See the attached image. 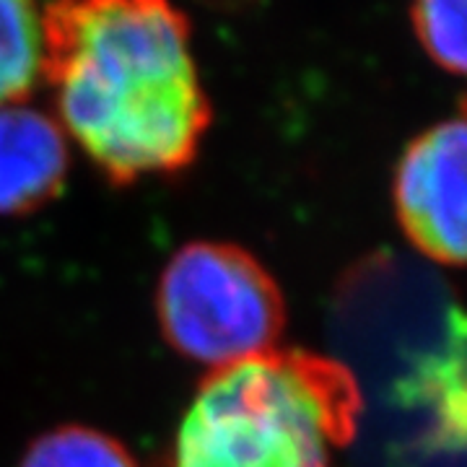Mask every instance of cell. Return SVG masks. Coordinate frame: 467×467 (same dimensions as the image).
Masks as SVG:
<instances>
[{
    "label": "cell",
    "mask_w": 467,
    "mask_h": 467,
    "mask_svg": "<svg viewBox=\"0 0 467 467\" xmlns=\"http://www.w3.org/2000/svg\"><path fill=\"white\" fill-rule=\"evenodd\" d=\"M42 81L66 138L115 184L190 167L213 117L171 0H50Z\"/></svg>",
    "instance_id": "obj_1"
},
{
    "label": "cell",
    "mask_w": 467,
    "mask_h": 467,
    "mask_svg": "<svg viewBox=\"0 0 467 467\" xmlns=\"http://www.w3.org/2000/svg\"><path fill=\"white\" fill-rule=\"evenodd\" d=\"M361 410L346 364L273 348L202 379L180 423L171 467H337Z\"/></svg>",
    "instance_id": "obj_2"
},
{
    "label": "cell",
    "mask_w": 467,
    "mask_h": 467,
    "mask_svg": "<svg viewBox=\"0 0 467 467\" xmlns=\"http://www.w3.org/2000/svg\"><path fill=\"white\" fill-rule=\"evenodd\" d=\"M156 315L171 348L216 371L278 348L285 301L244 247L192 242L164 267Z\"/></svg>",
    "instance_id": "obj_3"
},
{
    "label": "cell",
    "mask_w": 467,
    "mask_h": 467,
    "mask_svg": "<svg viewBox=\"0 0 467 467\" xmlns=\"http://www.w3.org/2000/svg\"><path fill=\"white\" fill-rule=\"evenodd\" d=\"M395 213L418 252L439 265L465 263V117L436 122L408 143L395 171Z\"/></svg>",
    "instance_id": "obj_4"
},
{
    "label": "cell",
    "mask_w": 467,
    "mask_h": 467,
    "mask_svg": "<svg viewBox=\"0 0 467 467\" xmlns=\"http://www.w3.org/2000/svg\"><path fill=\"white\" fill-rule=\"evenodd\" d=\"M67 138L57 119L24 101L0 107V213L21 216L52 202L66 184Z\"/></svg>",
    "instance_id": "obj_5"
},
{
    "label": "cell",
    "mask_w": 467,
    "mask_h": 467,
    "mask_svg": "<svg viewBox=\"0 0 467 467\" xmlns=\"http://www.w3.org/2000/svg\"><path fill=\"white\" fill-rule=\"evenodd\" d=\"M42 81V8L0 0V107L18 104Z\"/></svg>",
    "instance_id": "obj_6"
},
{
    "label": "cell",
    "mask_w": 467,
    "mask_h": 467,
    "mask_svg": "<svg viewBox=\"0 0 467 467\" xmlns=\"http://www.w3.org/2000/svg\"><path fill=\"white\" fill-rule=\"evenodd\" d=\"M18 467H138L117 439L86 426H60L39 436Z\"/></svg>",
    "instance_id": "obj_7"
},
{
    "label": "cell",
    "mask_w": 467,
    "mask_h": 467,
    "mask_svg": "<svg viewBox=\"0 0 467 467\" xmlns=\"http://www.w3.org/2000/svg\"><path fill=\"white\" fill-rule=\"evenodd\" d=\"M467 0H413L410 16L426 55L447 73L462 76L467 66Z\"/></svg>",
    "instance_id": "obj_8"
}]
</instances>
